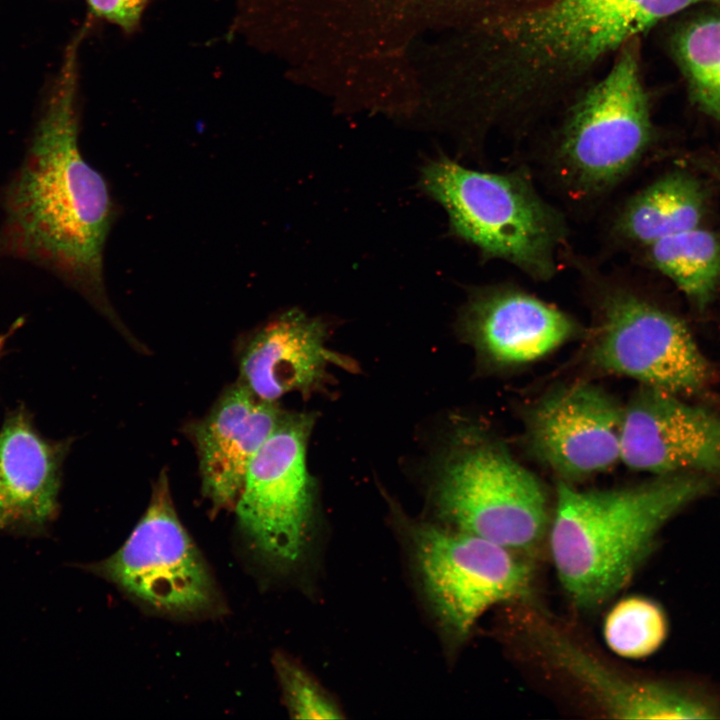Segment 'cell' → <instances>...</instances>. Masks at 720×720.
<instances>
[{"mask_svg": "<svg viewBox=\"0 0 720 720\" xmlns=\"http://www.w3.org/2000/svg\"><path fill=\"white\" fill-rule=\"evenodd\" d=\"M89 569L169 615L210 616L224 608L206 561L176 514L165 474L123 546Z\"/></svg>", "mask_w": 720, "mask_h": 720, "instance_id": "ba28073f", "label": "cell"}, {"mask_svg": "<svg viewBox=\"0 0 720 720\" xmlns=\"http://www.w3.org/2000/svg\"><path fill=\"white\" fill-rule=\"evenodd\" d=\"M2 345H3V338L0 337V349H1Z\"/></svg>", "mask_w": 720, "mask_h": 720, "instance_id": "484cf974", "label": "cell"}, {"mask_svg": "<svg viewBox=\"0 0 720 720\" xmlns=\"http://www.w3.org/2000/svg\"><path fill=\"white\" fill-rule=\"evenodd\" d=\"M282 412L242 383L230 387L200 423L195 439L202 489L215 508L236 505L248 466Z\"/></svg>", "mask_w": 720, "mask_h": 720, "instance_id": "9a60e30c", "label": "cell"}, {"mask_svg": "<svg viewBox=\"0 0 720 720\" xmlns=\"http://www.w3.org/2000/svg\"><path fill=\"white\" fill-rule=\"evenodd\" d=\"M705 193L684 171L669 172L630 196L607 225L612 248H643L662 238L700 226Z\"/></svg>", "mask_w": 720, "mask_h": 720, "instance_id": "ac0fdd59", "label": "cell"}, {"mask_svg": "<svg viewBox=\"0 0 720 720\" xmlns=\"http://www.w3.org/2000/svg\"><path fill=\"white\" fill-rule=\"evenodd\" d=\"M61 449L34 429L23 411L0 431V531L40 535L54 518Z\"/></svg>", "mask_w": 720, "mask_h": 720, "instance_id": "e0dca14e", "label": "cell"}, {"mask_svg": "<svg viewBox=\"0 0 720 720\" xmlns=\"http://www.w3.org/2000/svg\"><path fill=\"white\" fill-rule=\"evenodd\" d=\"M594 297L597 322L592 362L608 373L682 397L703 392L712 369L687 325L616 277L567 250Z\"/></svg>", "mask_w": 720, "mask_h": 720, "instance_id": "8992f818", "label": "cell"}, {"mask_svg": "<svg viewBox=\"0 0 720 720\" xmlns=\"http://www.w3.org/2000/svg\"><path fill=\"white\" fill-rule=\"evenodd\" d=\"M415 552L428 598L444 628L466 637L490 608L527 600L534 566L529 556L454 529L424 525Z\"/></svg>", "mask_w": 720, "mask_h": 720, "instance_id": "9c48e42d", "label": "cell"}, {"mask_svg": "<svg viewBox=\"0 0 720 720\" xmlns=\"http://www.w3.org/2000/svg\"><path fill=\"white\" fill-rule=\"evenodd\" d=\"M622 411L598 386L576 383L559 388L531 411L530 446L565 479L601 473L620 460Z\"/></svg>", "mask_w": 720, "mask_h": 720, "instance_id": "7c38bea8", "label": "cell"}, {"mask_svg": "<svg viewBox=\"0 0 720 720\" xmlns=\"http://www.w3.org/2000/svg\"><path fill=\"white\" fill-rule=\"evenodd\" d=\"M720 0H547L443 34L425 88L440 122L477 150L555 116L630 40L685 8Z\"/></svg>", "mask_w": 720, "mask_h": 720, "instance_id": "6da1fadb", "label": "cell"}, {"mask_svg": "<svg viewBox=\"0 0 720 720\" xmlns=\"http://www.w3.org/2000/svg\"><path fill=\"white\" fill-rule=\"evenodd\" d=\"M460 324L482 354L504 365L540 359L579 331L569 314L506 282L473 288Z\"/></svg>", "mask_w": 720, "mask_h": 720, "instance_id": "5bb4252c", "label": "cell"}, {"mask_svg": "<svg viewBox=\"0 0 720 720\" xmlns=\"http://www.w3.org/2000/svg\"><path fill=\"white\" fill-rule=\"evenodd\" d=\"M526 635L545 661L608 716L619 719H707L714 707L701 697L671 685L625 676L603 663L540 616Z\"/></svg>", "mask_w": 720, "mask_h": 720, "instance_id": "4fadbf2b", "label": "cell"}, {"mask_svg": "<svg viewBox=\"0 0 720 720\" xmlns=\"http://www.w3.org/2000/svg\"><path fill=\"white\" fill-rule=\"evenodd\" d=\"M648 263L671 280L698 309L720 288V235L701 226L642 248Z\"/></svg>", "mask_w": 720, "mask_h": 720, "instance_id": "d6986e66", "label": "cell"}, {"mask_svg": "<svg viewBox=\"0 0 720 720\" xmlns=\"http://www.w3.org/2000/svg\"><path fill=\"white\" fill-rule=\"evenodd\" d=\"M314 424L308 413H282L252 458L235 505L238 522L256 551L280 568L303 553L313 506L306 465Z\"/></svg>", "mask_w": 720, "mask_h": 720, "instance_id": "30bf717a", "label": "cell"}, {"mask_svg": "<svg viewBox=\"0 0 720 720\" xmlns=\"http://www.w3.org/2000/svg\"><path fill=\"white\" fill-rule=\"evenodd\" d=\"M290 711L301 719L340 718L339 710L298 666L283 657L275 661Z\"/></svg>", "mask_w": 720, "mask_h": 720, "instance_id": "603a6c76", "label": "cell"}, {"mask_svg": "<svg viewBox=\"0 0 720 720\" xmlns=\"http://www.w3.org/2000/svg\"><path fill=\"white\" fill-rule=\"evenodd\" d=\"M87 31L83 25L66 47L24 160L3 192L0 253L54 272L113 320L104 250L114 206L78 144V52Z\"/></svg>", "mask_w": 720, "mask_h": 720, "instance_id": "7a4b0ae2", "label": "cell"}, {"mask_svg": "<svg viewBox=\"0 0 720 720\" xmlns=\"http://www.w3.org/2000/svg\"><path fill=\"white\" fill-rule=\"evenodd\" d=\"M709 168L714 172L715 176H717L720 179V169L718 167H712V166H710Z\"/></svg>", "mask_w": 720, "mask_h": 720, "instance_id": "d4e9b609", "label": "cell"}, {"mask_svg": "<svg viewBox=\"0 0 720 720\" xmlns=\"http://www.w3.org/2000/svg\"><path fill=\"white\" fill-rule=\"evenodd\" d=\"M640 48V37L627 42L608 70L559 110L543 144L547 178L564 201L580 210L600 205L616 190L652 142Z\"/></svg>", "mask_w": 720, "mask_h": 720, "instance_id": "277c9868", "label": "cell"}, {"mask_svg": "<svg viewBox=\"0 0 720 720\" xmlns=\"http://www.w3.org/2000/svg\"><path fill=\"white\" fill-rule=\"evenodd\" d=\"M88 18L117 26L125 34L134 33L140 25L150 0H84Z\"/></svg>", "mask_w": 720, "mask_h": 720, "instance_id": "cb8c5ba5", "label": "cell"}, {"mask_svg": "<svg viewBox=\"0 0 720 720\" xmlns=\"http://www.w3.org/2000/svg\"><path fill=\"white\" fill-rule=\"evenodd\" d=\"M455 448L438 468L434 492L449 527L535 554L550 525L539 480L495 442Z\"/></svg>", "mask_w": 720, "mask_h": 720, "instance_id": "52a82bcc", "label": "cell"}, {"mask_svg": "<svg viewBox=\"0 0 720 720\" xmlns=\"http://www.w3.org/2000/svg\"><path fill=\"white\" fill-rule=\"evenodd\" d=\"M644 386L622 411L620 460L657 475L720 474V414Z\"/></svg>", "mask_w": 720, "mask_h": 720, "instance_id": "8fae6325", "label": "cell"}, {"mask_svg": "<svg viewBox=\"0 0 720 720\" xmlns=\"http://www.w3.org/2000/svg\"><path fill=\"white\" fill-rule=\"evenodd\" d=\"M710 487V477L699 473L657 475L606 490L582 491L560 481L549 546L574 606L592 610L620 592L651 553L661 528Z\"/></svg>", "mask_w": 720, "mask_h": 720, "instance_id": "3957f363", "label": "cell"}, {"mask_svg": "<svg viewBox=\"0 0 720 720\" xmlns=\"http://www.w3.org/2000/svg\"><path fill=\"white\" fill-rule=\"evenodd\" d=\"M446 31L466 29L477 24L515 14L547 0H414Z\"/></svg>", "mask_w": 720, "mask_h": 720, "instance_id": "7402d4cb", "label": "cell"}, {"mask_svg": "<svg viewBox=\"0 0 720 720\" xmlns=\"http://www.w3.org/2000/svg\"><path fill=\"white\" fill-rule=\"evenodd\" d=\"M668 631L663 609L653 600L630 596L617 602L608 612L603 634L608 647L617 655L639 659L663 644Z\"/></svg>", "mask_w": 720, "mask_h": 720, "instance_id": "44dd1931", "label": "cell"}, {"mask_svg": "<svg viewBox=\"0 0 720 720\" xmlns=\"http://www.w3.org/2000/svg\"><path fill=\"white\" fill-rule=\"evenodd\" d=\"M327 326L297 309L258 330L241 357V383L257 397L275 402L289 392H312L330 365L350 361L326 346Z\"/></svg>", "mask_w": 720, "mask_h": 720, "instance_id": "2e32d148", "label": "cell"}, {"mask_svg": "<svg viewBox=\"0 0 720 720\" xmlns=\"http://www.w3.org/2000/svg\"><path fill=\"white\" fill-rule=\"evenodd\" d=\"M419 186L444 209L450 232L485 260L504 261L539 282L559 271L567 220L527 170H478L439 155L422 167Z\"/></svg>", "mask_w": 720, "mask_h": 720, "instance_id": "5b68a950", "label": "cell"}, {"mask_svg": "<svg viewBox=\"0 0 720 720\" xmlns=\"http://www.w3.org/2000/svg\"><path fill=\"white\" fill-rule=\"evenodd\" d=\"M672 52L693 102L720 121V14L684 24L672 38Z\"/></svg>", "mask_w": 720, "mask_h": 720, "instance_id": "ffe728a7", "label": "cell"}]
</instances>
